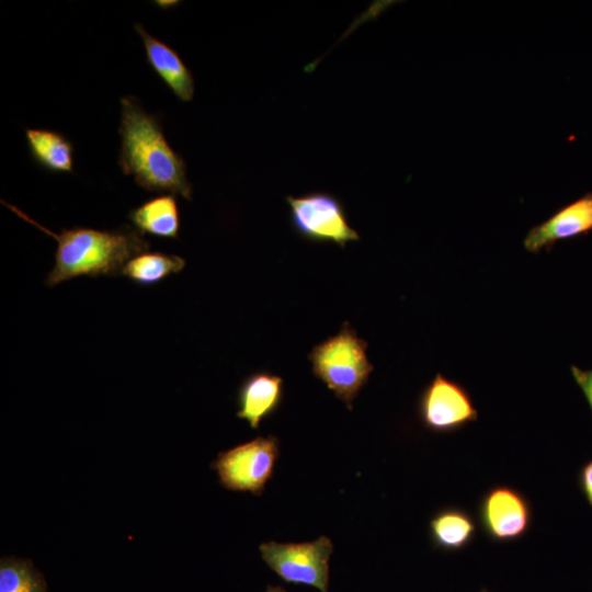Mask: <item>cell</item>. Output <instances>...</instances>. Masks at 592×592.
Masks as SVG:
<instances>
[{
  "label": "cell",
  "instance_id": "5bb4252c",
  "mask_svg": "<svg viewBox=\"0 0 592 592\" xmlns=\"http://www.w3.org/2000/svg\"><path fill=\"white\" fill-rule=\"evenodd\" d=\"M32 160L52 173L73 172V146L61 133L44 128L25 129Z\"/></svg>",
  "mask_w": 592,
  "mask_h": 592
},
{
  "label": "cell",
  "instance_id": "6da1fadb",
  "mask_svg": "<svg viewBox=\"0 0 592 592\" xmlns=\"http://www.w3.org/2000/svg\"><path fill=\"white\" fill-rule=\"evenodd\" d=\"M118 166L143 189L192 200L183 157L168 143L158 117L134 96L121 99Z\"/></svg>",
  "mask_w": 592,
  "mask_h": 592
},
{
  "label": "cell",
  "instance_id": "ba28073f",
  "mask_svg": "<svg viewBox=\"0 0 592 592\" xmlns=\"http://www.w3.org/2000/svg\"><path fill=\"white\" fill-rule=\"evenodd\" d=\"M477 516L483 533L496 543H512L527 534L533 523L530 501L517 489L497 485L481 497Z\"/></svg>",
  "mask_w": 592,
  "mask_h": 592
},
{
  "label": "cell",
  "instance_id": "4fadbf2b",
  "mask_svg": "<svg viewBox=\"0 0 592 592\" xmlns=\"http://www.w3.org/2000/svg\"><path fill=\"white\" fill-rule=\"evenodd\" d=\"M128 219L140 234L175 239L181 227L178 202L172 194L152 197L132 209Z\"/></svg>",
  "mask_w": 592,
  "mask_h": 592
},
{
  "label": "cell",
  "instance_id": "2e32d148",
  "mask_svg": "<svg viewBox=\"0 0 592 592\" xmlns=\"http://www.w3.org/2000/svg\"><path fill=\"white\" fill-rule=\"evenodd\" d=\"M44 576L31 560L3 557L0 561V592H46Z\"/></svg>",
  "mask_w": 592,
  "mask_h": 592
},
{
  "label": "cell",
  "instance_id": "7c38bea8",
  "mask_svg": "<svg viewBox=\"0 0 592 592\" xmlns=\"http://www.w3.org/2000/svg\"><path fill=\"white\" fill-rule=\"evenodd\" d=\"M477 533L473 515L463 508L446 506L439 510L429 522L432 545L442 551H459L469 546Z\"/></svg>",
  "mask_w": 592,
  "mask_h": 592
},
{
  "label": "cell",
  "instance_id": "ffe728a7",
  "mask_svg": "<svg viewBox=\"0 0 592 592\" xmlns=\"http://www.w3.org/2000/svg\"><path fill=\"white\" fill-rule=\"evenodd\" d=\"M480 592H489V591H487V590H482V591H480Z\"/></svg>",
  "mask_w": 592,
  "mask_h": 592
},
{
  "label": "cell",
  "instance_id": "8992f818",
  "mask_svg": "<svg viewBox=\"0 0 592 592\" xmlns=\"http://www.w3.org/2000/svg\"><path fill=\"white\" fill-rule=\"evenodd\" d=\"M293 229L301 238L320 243H333L344 248L358 241V232L351 227L345 208L332 194L314 192L286 197Z\"/></svg>",
  "mask_w": 592,
  "mask_h": 592
},
{
  "label": "cell",
  "instance_id": "52a82bcc",
  "mask_svg": "<svg viewBox=\"0 0 592 592\" xmlns=\"http://www.w3.org/2000/svg\"><path fill=\"white\" fill-rule=\"evenodd\" d=\"M418 415L426 430L451 433L476 421L478 411L465 387L439 373L420 395Z\"/></svg>",
  "mask_w": 592,
  "mask_h": 592
},
{
  "label": "cell",
  "instance_id": "9a60e30c",
  "mask_svg": "<svg viewBox=\"0 0 592 592\" xmlns=\"http://www.w3.org/2000/svg\"><path fill=\"white\" fill-rule=\"evenodd\" d=\"M185 260L175 254L145 251L132 258L121 274L140 286H152L172 274L181 272Z\"/></svg>",
  "mask_w": 592,
  "mask_h": 592
},
{
  "label": "cell",
  "instance_id": "7a4b0ae2",
  "mask_svg": "<svg viewBox=\"0 0 592 592\" xmlns=\"http://www.w3.org/2000/svg\"><path fill=\"white\" fill-rule=\"evenodd\" d=\"M1 203L56 239L55 265L45 281L49 287L79 276L117 275L132 258L147 251L150 246L143 234L130 227L116 230L75 227L56 234L30 218L16 206L3 201Z\"/></svg>",
  "mask_w": 592,
  "mask_h": 592
},
{
  "label": "cell",
  "instance_id": "3957f363",
  "mask_svg": "<svg viewBox=\"0 0 592 592\" xmlns=\"http://www.w3.org/2000/svg\"><path fill=\"white\" fill-rule=\"evenodd\" d=\"M367 342L345 321L339 332L316 344L308 354L311 371L351 410L374 371Z\"/></svg>",
  "mask_w": 592,
  "mask_h": 592
},
{
  "label": "cell",
  "instance_id": "5b68a950",
  "mask_svg": "<svg viewBox=\"0 0 592 592\" xmlns=\"http://www.w3.org/2000/svg\"><path fill=\"white\" fill-rule=\"evenodd\" d=\"M263 561L283 581L329 592V561L333 545L327 536L312 542H266L259 546Z\"/></svg>",
  "mask_w": 592,
  "mask_h": 592
},
{
  "label": "cell",
  "instance_id": "277c9868",
  "mask_svg": "<svg viewBox=\"0 0 592 592\" xmlns=\"http://www.w3.org/2000/svg\"><path fill=\"white\" fill-rule=\"evenodd\" d=\"M278 456V437L257 436L218 453L210 468L216 471L219 483L225 489L261 496L273 477Z\"/></svg>",
  "mask_w": 592,
  "mask_h": 592
},
{
  "label": "cell",
  "instance_id": "ac0fdd59",
  "mask_svg": "<svg viewBox=\"0 0 592 592\" xmlns=\"http://www.w3.org/2000/svg\"><path fill=\"white\" fill-rule=\"evenodd\" d=\"M579 487L588 503L592 506V459L587 462L580 469Z\"/></svg>",
  "mask_w": 592,
  "mask_h": 592
},
{
  "label": "cell",
  "instance_id": "8fae6325",
  "mask_svg": "<svg viewBox=\"0 0 592 592\" xmlns=\"http://www.w3.org/2000/svg\"><path fill=\"white\" fill-rule=\"evenodd\" d=\"M139 34L148 64L171 92L182 102H190L194 96L195 82L191 70L179 54L166 43L151 36L141 24H135Z\"/></svg>",
  "mask_w": 592,
  "mask_h": 592
},
{
  "label": "cell",
  "instance_id": "30bf717a",
  "mask_svg": "<svg viewBox=\"0 0 592 592\" xmlns=\"http://www.w3.org/2000/svg\"><path fill=\"white\" fill-rule=\"evenodd\" d=\"M283 395L284 382L281 376L265 371L252 373L238 389L237 417L257 430L263 420L280 408Z\"/></svg>",
  "mask_w": 592,
  "mask_h": 592
},
{
  "label": "cell",
  "instance_id": "e0dca14e",
  "mask_svg": "<svg viewBox=\"0 0 592 592\" xmlns=\"http://www.w3.org/2000/svg\"><path fill=\"white\" fill-rule=\"evenodd\" d=\"M571 372L592 411V369L583 371L577 366H571Z\"/></svg>",
  "mask_w": 592,
  "mask_h": 592
},
{
  "label": "cell",
  "instance_id": "d6986e66",
  "mask_svg": "<svg viewBox=\"0 0 592 592\" xmlns=\"http://www.w3.org/2000/svg\"><path fill=\"white\" fill-rule=\"evenodd\" d=\"M265 592H287V591L281 585H267Z\"/></svg>",
  "mask_w": 592,
  "mask_h": 592
},
{
  "label": "cell",
  "instance_id": "9c48e42d",
  "mask_svg": "<svg viewBox=\"0 0 592 592\" xmlns=\"http://www.w3.org/2000/svg\"><path fill=\"white\" fill-rule=\"evenodd\" d=\"M592 230V193L560 208L547 220L530 229L524 248L532 253L550 250L559 241L585 235Z\"/></svg>",
  "mask_w": 592,
  "mask_h": 592
}]
</instances>
